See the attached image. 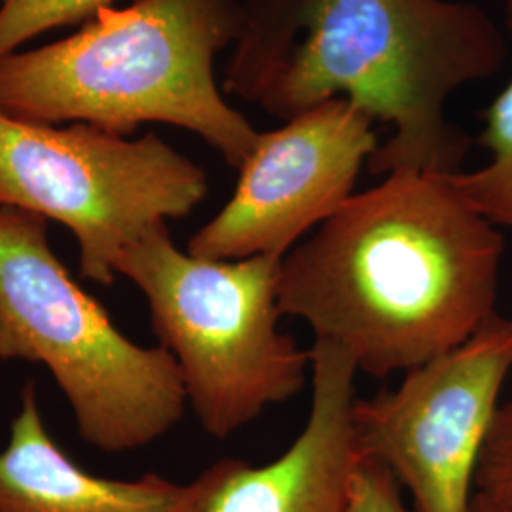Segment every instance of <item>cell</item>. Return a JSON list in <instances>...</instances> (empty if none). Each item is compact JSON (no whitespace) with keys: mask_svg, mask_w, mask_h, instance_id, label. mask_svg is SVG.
Masks as SVG:
<instances>
[{"mask_svg":"<svg viewBox=\"0 0 512 512\" xmlns=\"http://www.w3.org/2000/svg\"><path fill=\"white\" fill-rule=\"evenodd\" d=\"M503 253L501 230L454 173L395 171L283 256L279 311L344 349L363 374H406L494 315Z\"/></svg>","mask_w":512,"mask_h":512,"instance_id":"7a4b0ae2","label":"cell"},{"mask_svg":"<svg viewBox=\"0 0 512 512\" xmlns=\"http://www.w3.org/2000/svg\"><path fill=\"white\" fill-rule=\"evenodd\" d=\"M475 488L505 512H512V401L499 406L484 442Z\"/></svg>","mask_w":512,"mask_h":512,"instance_id":"4fadbf2b","label":"cell"},{"mask_svg":"<svg viewBox=\"0 0 512 512\" xmlns=\"http://www.w3.org/2000/svg\"><path fill=\"white\" fill-rule=\"evenodd\" d=\"M207 192L202 165L156 133L133 139L0 112V207L61 222L78 243L82 279L112 285L126 249L188 217Z\"/></svg>","mask_w":512,"mask_h":512,"instance_id":"8992f818","label":"cell"},{"mask_svg":"<svg viewBox=\"0 0 512 512\" xmlns=\"http://www.w3.org/2000/svg\"><path fill=\"white\" fill-rule=\"evenodd\" d=\"M114 0H0V59L57 27L92 19Z\"/></svg>","mask_w":512,"mask_h":512,"instance_id":"7c38bea8","label":"cell"},{"mask_svg":"<svg viewBox=\"0 0 512 512\" xmlns=\"http://www.w3.org/2000/svg\"><path fill=\"white\" fill-rule=\"evenodd\" d=\"M183 497L184 486L156 473L114 480L82 469L52 439L35 382L23 385L0 452V512H179Z\"/></svg>","mask_w":512,"mask_h":512,"instance_id":"30bf717a","label":"cell"},{"mask_svg":"<svg viewBox=\"0 0 512 512\" xmlns=\"http://www.w3.org/2000/svg\"><path fill=\"white\" fill-rule=\"evenodd\" d=\"M241 12L224 93L281 122L348 99L391 128L368 162L384 177L461 171L471 141L448 101L509 57L499 25L469 0H241Z\"/></svg>","mask_w":512,"mask_h":512,"instance_id":"6da1fadb","label":"cell"},{"mask_svg":"<svg viewBox=\"0 0 512 512\" xmlns=\"http://www.w3.org/2000/svg\"><path fill=\"white\" fill-rule=\"evenodd\" d=\"M48 222L0 207V361L46 366L86 444L109 454L145 448L183 420L179 366L162 346L116 329L55 255Z\"/></svg>","mask_w":512,"mask_h":512,"instance_id":"277c9868","label":"cell"},{"mask_svg":"<svg viewBox=\"0 0 512 512\" xmlns=\"http://www.w3.org/2000/svg\"><path fill=\"white\" fill-rule=\"evenodd\" d=\"M241 16V0L103 8L69 37L0 59V112L124 137L167 124L198 135L239 169L260 131L228 103L215 63L234 46Z\"/></svg>","mask_w":512,"mask_h":512,"instance_id":"3957f363","label":"cell"},{"mask_svg":"<svg viewBox=\"0 0 512 512\" xmlns=\"http://www.w3.org/2000/svg\"><path fill=\"white\" fill-rule=\"evenodd\" d=\"M376 120L344 97L260 131L219 213L188 239L211 260L283 258L355 194L376 148Z\"/></svg>","mask_w":512,"mask_h":512,"instance_id":"ba28073f","label":"cell"},{"mask_svg":"<svg viewBox=\"0 0 512 512\" xmlns=\"http://www.w3.org/2000/svg\"><path fill=\"white\" fill-rule=\"evenodd\" d=\"M471 512H505L503 509H499L497 505H494L490 499H486L484 495L475 492V499H473V507Z\"/></svg>","mask_w":512,"mask_h":512,"instance_id":"9a60e30c","label":"cell"},{"mask_svg":"<svg viewBox=\"0 0 512 512\" xmlns=\"http://www.w3.org/2000/svg\"><path fill=\"white\" fill-rule=\"evenodd\" d=\"M346 512L416 511L406 507L403 486L384 463L363 454L353 471Z\"/></svg>","mask_w":512,"mask_h":512,"instance_id":"5bb4252c","label":"cell"},{"mask_svg":"<svg viewBox=\"0 0 512 512\" xmlns=\"http://www.w3.org/2000/svg\"><path fill=\"white\" fill-rule=\"evenodd\" d=\"M512 370V319L494 315L463 344L353 406L359 450L378 459L416 512H471L476 469Z\"/></svg>","mask_w":512,"mask_h":512,"instance_id":"52a82bcc","label":"cell"},{"mask_svg":"<svg viewBox=\"0 0 512 512\" xmlns=\"http://www.w3.org/2000/svg\"><path fill=\"white\" fill-rule=\"evenodd\" d=\"M281 260L190 255L158 224L116 262V275L147 298L158 346L173 355L188 404L215 439L294 399L311 374V349L279 329Z\"/></svg>","mask_w":512,"mask_h":512,"instance_id":"5b68a950","label":"cell"},{"mask_svg":"<svg viewBox=\"0 0 512 512\" xmlns=\"http://www.w3.org/2000/svg\"><path fill=\"white\" fill-rule=\"evenodd\" d=\"M505 2V6H507V16H511L512 14V0H503Z\"/></svg>","mask_w":512,"mask_h":512,"instance_id":"2e32d148","label":"cell"},{"mask_svg":"<svg viewBox=\"0 0 512 512\" xmlns=\"http://www.w3.org/2000/svg\"><path fill=\"white\" fill-rule=\"evenodd\" d=\"M357 366L327 340L311 346L310 418L274 461L222 458L184 484L179 512H346L359 450L353 406Z\"/></svg>","mask_w":512,"mask_h":512,"instance_id":"9c48e42d","label":"cell"},{"mask_svg":"<svg viewBox=\"0 0 512 512\" xmlns=\"http://www.w3.org/2000/svg\"><path fill=\"white\" fill-rule=\"evenodd\" d=\"M507 25L512 31V14ZM478 145L490 152V160L454 173V183L484 219L512 232V80L484 110Z\"/></svg>","mask_w":512,"mask_h":512,"instance_id":"8fae6325","label":"cell"}]
</instances>
